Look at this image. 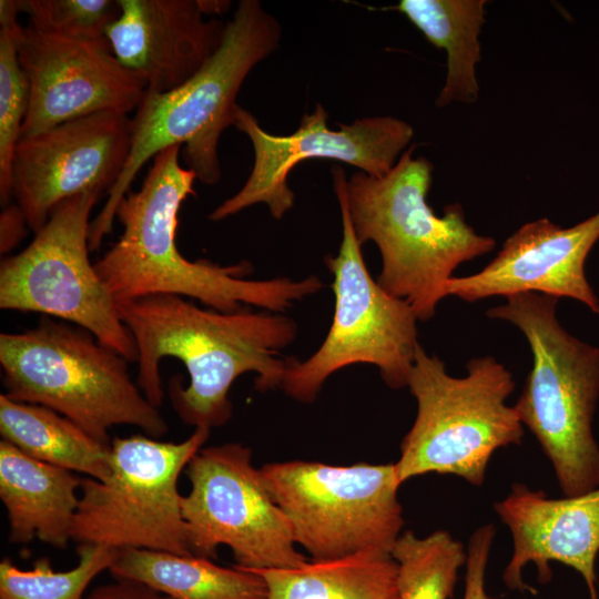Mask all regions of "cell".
Instances as JSON below:
<instances>
[{
  "label": "cell",
  "instance_id": "cell-12",
  "mask_svg": "<svg viewBox=\"0 0 599 599\" xmlns=\"http://www.w3.org/2000/svg\"><path fill=\"white\" fill-rule=\"evenodd\" d=\"M252 451L238 443L201 448L185 468L181 498L193 556L214 559L227 546L243 569H292L309 559L295 548L292 527L271 496Z\"/></svg>",
  "mask_w": 599,
  "mask_h": 599
},
{
  "label": "cell",
  "instance_id": "cell-14",
  "mask_svg": "<svg viewBox=\"0 0 599 599\" xmlns=\"http://www.w3.org/2000/svg\"><path fill=\"white\" fill-rule=\"evenodd\" d=\"M17 49L29 83L21 139L100 112L128 114L146 90L115 58L106 38H71L20 26Z\"/></svg>",
  "mask_w": 599,
  "mask_h": 599
},
{
  "label": "cell",
  "instance_id": "cell-11",
  "mask_svg": "<svg viewBox=\"0 0 599 599\" xmlns=\"http://www.w3.org/2000/svg\"><path fill=\"white\" fill-rule=\"evenodd\" d=\"M100 196L89 191L65 200L26 248L1 261L0 307L80 326L136 362L133 336L89 258L90 215Z\"/></svg>",
  "mask_w": 599,
  "mask_h": 599
},
{
  "label": "cell",
  "instance_id": "cell-18",
  "mask_svg": "<svg viewBox=\"0 0 599 599\" xmlns=\"http://www.w3.org/2000/svg\"><path fill=\"white\" fill-rule=\"evenodd\" d=\"M105 37L120 63L146 91L166 92L192 78L215 53L226 22L205 20L199 0H118Z\"/></svg>",
  "mask_w": 599,
  "mask_h": 599
},
{
  "label": "cell",
  "instance_id": "cell-32",
  "mask_svg": "<svg viewBox=\"0 0 599 599\" xmlns=\"http://www.w3.org/2000/svg\"><path fill=\"white\" fill-rule=\"evenodd\" d=\"M162 599H172V598H169V597H162Z\"/></svg>",
  "mask_w": 599,
  "mask_h": 599
},
{
  "label": "cell",
  "instance_id": "cell-15",
  "mask_svg": "<svg viewBox=\"0 0 599 599\" xmlns=\"http://www.w3.org/2000/svg\"><path fill=\"white\" fill-rule=\"evenodd\" d=\"M131 146V118L100 112L22 138L11 166V197L29 229L39 232L52 212L78 194L112 189Z\"/></svg>",
  "mask_w": 599,
  "mask_h": 599
},
{
  "label": "cell",
  "instance_id": "cell-25",
  "mask_svg": "<svg viewBox=\"0 0 599 599\" xmlns=\"http://www.w3.org/2000/svg\"><path fill=\"white\" fill-rule=\"evenodd\" d=\"M18 0L0 1V201L10 203L11 166L21 140L22 125L29 106V83L21 68L17 34Z\"/></svg>",
  "mask_w": 599,
  "mask_h": 599
},
{
  "label": "cell",
  "instance_id": "cell-17",
  "mask_svg": "<svg viewBox=\"0 0 599 599\" xmlns=\"http://www.w3.org/2000/svg\"><path fill=\"white\" fill-rule=\"evenodd\" d=\"M493 508L512 539V554L502 572L507 588L536 593L522 579L525 567L534 564L538 581L546 585L552 578L549 564L558 561L579 572L590 599H598L599 488L582 496L551 498L516 483Z\"/></svg>",
  "mask_w": 599,
  "mask_h": 599
},
{
  "label": "cell",
  "instance_id": "cell-29",
  "mask_svg": "<svg viewBox=\"0 0 599 599\" xmlns=\"http://www.w3.org/2000/svg\"><path fill=\"white\" fill-rule=\"evenodd\" d=\"M28 229L27 219L16 202L3 206L0 214V253L8 254L14 248L26 237Z\"/></svg>",
  "mask_w": 599,
  "mask_h": 599
},
{
  "label": "cell",
  "instance_id": "cell-1",
  "mask_svg": "<svg viewBox=\"0 0 599 599\" xmlns=\"http://www.w3.org/2000/svg\"><path fill=\"white\" fill-rule=\"evenodd\" d=\"M121 321L136 347V383L156 407L163 403V358L183 363L190 378L169 382V398L186 425L213 428L232 417L233 383L256 373L255 389L280 388L291 358L280 351L293 343L297 324L278 313L241 309L224 313L199 307L179 295L156 294L116 302Z\"/></svg>",
  "mask_w": 599,
  "mask_h": 599
},
{
  "label": "cell",
  "instance_id": "cell-2",
  "mask_svg": "<svg viewBox=\"0 0 599 599\" xmlns=\"http://www.w3.org/2000/svg\"><path fill=\"white\" fill-rule=\"evenodd\" d=\"M181 146L153 158L138 191L120 201L115 217L123 226L119 240L94 263L95 271L115 302L169 294L200 301L209 308L232 313L255 306L281 313L323 287L311 275L246 280L248 262L221 266L190 261L176 246L179 211L194 194L196 174L180 164Z\"/></svg>",
  "mask_w": 599,
  "mask_h": 599
},
{
  "label": "cell",
  "instance_id": "cell-4",
  "mask_svg": "<svg viewBox=\"0 0 599 599\" xmlns=\"http://www.w3.org/2000/svg\"><path fill=\"white\" fill-rule=\"evenodd\" d=\"M404 151L382 176L357 172L347 181V204L359 243L370 241L382 255L379 286L409 304L418 321L434 317L454 271L494 250L477 234L459 203L438 216L427 203L433 164Z\"/></svg>",
  "mask_w": 599,
  "mask_h": 599
},
{
  "label": "cell",
  "instance_id": "cell-6",
  "mask_svg": "<svg viewBox=\"0 0 599 599\" xmlns=\"http://www.w3.org/2000/svg\"><path fill=\"white\" fill-rule=\"evenodd\" d=\"M129 361L89 331L42 317L33 328L1 333L0 366L6 395L41 405L110 444L119 425L160 438L167 424L129 373Z\"/></svg>",
  "mask_w": 599,
  "mask_h": 599
},
{
  "label": "cell",
  "instance_id": "cell-28",
  "mask_svg": "<svg viewBox=\"0 0 599 599\" xmlns=\"http://www.w3.org/2000/svg\"><path fill=\"white\" fill-rule=\"evenodd\" d=\"M496 536L493 524H485L473 531L468 540L463 599H489L486 592L487 565Z\"/></svg>",
  "mask_w": 599,
  "mask_h": 599
},
{
  "label": "cell",
  "instance_id": "cell-19",
  "mask_svg": "<svg viewBox=\"0 0 599 599\" xmlns=\"http://www.w3.org/2000/svg\"><path fill=\"white\" fill-rule=\"evenodd\" d=\"M82 479L71 470L34 459L6 440L0 441V498L9 520V540L28 544L35 537L64 549Z\"/></svg>",
  "mask_w": 599,
  "mask_h": 599
},
{
  "label": "cell",
  "instance_id": "cell-3",
  "mask_svg": "<svg viewBox=\"0 0 599 599\" xmlns=\"http://www.w3.org/2000/svg\"><path fill=\"white\" fill-rule=\"evenodd\" d=\"M281 26L257 0H241L215 53L183 84L146 91L131 118V146L108 200L90 224V251L111 231L121 199L143 165L163 150L184 145V161L197 180L221 177L217 146L222 132L234 125L238 91L252 69L278 47Z\"/></svg>",
  "mask_w": 599,
  "mask_h": 599
},
{
  "label": "cell",
  "instance_id": "cell-16",
  "mask_svg": "<svg viewBox=\"0 0 599 599\" xmlns=\"http://www.w3.org/2000/svg\"><path fill=\"white\" fill-rule=\"evenodd\" d=\"M598 240L599 211L567 229L546 217L528 222L504 242L481 271L453 276L446 295L476 302L534 292L577 300L599 314V298L585 273L587 256Z\"/></svg>",
  "mask_w": 599,
  "mask_h": 599
},
{
  "label": "cell",
  "instance_id": "cell-27",
  "mask_svg": "<svg viewBox=\"0 0 599 599\" xmlns=\"http://www.w3.org/2000/svg\"><path fill=\"white\" fill-rule=\"evenodd\" d=\"M18 7L38 31L91 40L106 38L120 14L118 0H18Z\"/></svg>",
  "mask_w": 599,
  "mask_h": 599
},
{
  "label": "cell",
  "instance_id": "cell-23",
  "mask_svg": "<svg viewBox=\"0 0 599 599\" xmlns=\"http://www.w3.org/2000/svg\"><path fill=\"white\" fill-rule=\"evenodd\" d=\"M485 6V0H402L396 7L433 45L447 53V75L436 99L439 108L478 99L476 64Z\"/></svg>",
  "mask_w": 599,
  "mask_h": 599
},
{
  "label": "cell",
  "instance_id": "cell-10",
  "mask_svg": "<svg viewBox=\"0 0 599 599\" xmlns=\"http://www.w3.org/2000/svg\"><path fill=\"white\" fill-rule=\"evenodd\" d=\"M296 545L313 561L390 552L404 526L395 464L270 463L260 468Z\"/></svg>",
  "mask_w": 599,
  "mask_h": 599
},
{
  "label": "cell",
  "instance_id": "cell-8",
  "mask_svg": "<svg viewBox=\"0 0 599 599\" xmlns=\"http://www.w3.org/2000/svg\"><path fill=\"white\" fill-rule=\"evenodd\" d=\"M332 173L343 226L337 255L324 258L333 275V321L313 355L305 361L291 358L280 387L302 403L315 400L332 374L359 363L376 366L390 388L407 387L419 345L413 308L385 292L366 267L348 211L343 167L335 165Z\"/></svg>",
  "mask_w": 599,
  "mask_h": 599
},
{
  "label": "cell",
  "instance_id": "cell-30",
  "mask_svg": "<svg viewBox=\"0 0 599 599\" xmlns=\"http://www.w3.org/2000/svg\"><path fill=\"white\" fill-rule=\"evenodd\" d=\"M83 599H162V596L143 583L116 579L94 588Z\"/></svg>",
  "mask_w": 599,
  "mask_h": 599
},
{
  "label": "cell",
  "instance_id": "cell-20",
  "mask_svg": "<svg viewBox=\"0 0 599 599\" xmlns=\"http://www.w3.org/2000/svg\"><path fill=\"white\" fill-rule=\"evenodd\" d=\"M109 571L172 599H268L260 575L193 555L125 548L118 550Z\"/></svg>",
  "mask_w": 599,
  "mask_h": 599
},
{
  "label": "cell",
  "instance_id": "cell-7",
  "mask_svg": "<svg viewBox=\"0 0 599 599\" xmlns=\"http://www.w3.org/2000/svg\"><path fill=\"white\" fill-rule=\"evenodd\" d=\"M466 367V376L454 377L418 345L407 383L417 414L394 463L400 484L436 473L481 487L494 453L521 444L524 425L506 403L516 386L511 373L491 356Z\"/></svg>",
  "mask_w": 599,
  "mask_h": 599
},
{
  "label": "cell",
  "instance_id": "cell-5",
  "mask_svg": "<svg viewBox=\"0 0 599 599\" xmlns=\"http://www.w3.org/2000/svg\"><path fill=\"white\" fill-rule=\"evenodd\" d=\"M489 308L490 318L517 326L532 365L514 406L550 461L565 497L599 488V446L592 422L599 397V348L568 333L556 316L558 298L527 292Z\"/></svg>",
  "mask_w": 599,
  "mask_h": 599
},
{
  "label": "cell",
  "instance_id": "cell-21",
  "mask_svg": "<svg viewBox=\"0 0 599 599\" xmlns=\"http://www.w3.org/2000/svg\"><path fill=\"white\" fill-rule=\"evenodd\" d=\"M0 434L26 455L89 478L110 471L111 443L98 440L79 425L41 405L0 395Z\"/></svg>",
  "mask_w": 599,
  "mask_h": 599
},
{
  "label": "cell",
  "instance_id": "cell-24",
  "mask_svg": "<svg viewBox=\"0 0 599 599\" xmlns=\"http://www.w3.org/2000/svg\"><path fill=\"white\" fill-rule=\"evenodd\" d=\"M397 566L399 599H451L467 549L447 530L418 537L399 535L390 549Z\"/></svg>",
  "mask_w": 599,
  "mask_h": 599
},
{
  "label": "cell",
  "instance_id": "cell-26",
  "mask_svg": "<svg viewBox=\"0 0 599 599\" xmlns=\"http://www.w3.org/2000/svg\"><path fill=\"white\" fill-rule=\"evenodd\" d=\"M79 562L67 571L53 570L48 558H39L30 570L10 559L0 562V599H83L89 583L109 570L118 550L91 544L78 547Z\"/></svg>",
  "mask_w": 599,
  "mask_h": 599
},
{
  "label": "cell",
  "instance_id": "cell-22",
  "mask_svg": "<svg viewBox=\"0 0 599 599\" xmlns=\"http://www.w3.org/2000/svg\"><path fill=\"white\" fill-rule=\"evenodd\" d=\"M243 569V568H242ZM260 575L268 599H399L390 552L365 550L292 569H245Z\"/></svg>",
  "mask_w": 599,
  "mask_h": 599
},
{
  "label": "cell",
  "instance_id": "cell-13",
  "mask_svg": "<svg viewBox=\"0 0 599 599\" xmlns=\"http://www.w3.org/2000/svg\"><path fill=\"white\" fill-rule=\"evenodd\" d=\"M328 114L322 104L305 113L297 130L290 135H274L261 128L257 119L238 106L234 126L245 133L253 146L254 163L244 185L224 200L209 215L219 222L252 205L264 203L271 215L281 220L294 204V193L287 179L306 159H331L355 165L372 176L385 175L414 136L407 122L392 116L327 125Z\"/></svg>",
  "mask_w": 599,
  "mask_h": 599
},
{
  "label": "cell",
  "instance_id": "cell-9",
  "mask_svg": "<svg viewBox=\"0 0 599 599\" xmlns=\"http://www.w3.org/2000/svg\"><path fill=\"white\" fill-rule=\"evenodd\" d=\"M210 430L196 427L179 443L146 435L115 437L106 478L82 479L72 540L191 556L177 480Z\"/></svg>",
  "mask_w": 599,
  "mask_h": 599
},
{
  "label": "cell",
  "instance_id": "cell-31",
  "mask_svg": "<svg viewBox=\"0 0 599 599\" xmlns=\"http://www.w3.org/2000/svg\"><path fill=\"white\" fill-rule=\"evenodd\" d=\"M200 8L205 16L222 14L231 4V1L199 0Z\"/></svg>",
  "mask_w": 599,
  "mask_h": 599
}]
</instances>
